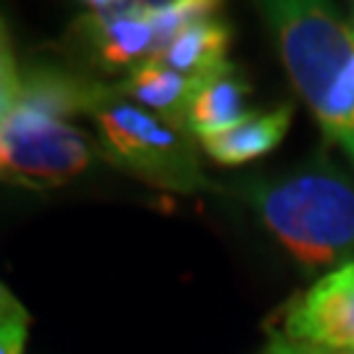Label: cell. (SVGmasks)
I'll use <instances>...</instances> for the list:
<instances>
[{
  "instance_id": "8992f818",
  "label": "cell",
  "mask_w": 354,
  "mask_h": 354,
  "mask_svg": "<svg viewBox=\"0 0 354 354\" xmlns=\"http://www.w3.org/2000/svg\"><path fill=\"white\" fill-rule=\"evenodd\" d=\"M286 339L328 352L354 349V263L323 273L283 310Z\"/></svg>"
},
{
  "instance_id": "52a82bcc",
  "label": "cell",
  "mask_w": 354,
  "mask_h": 354,
  "mask_svg": "<svg viewBox=\"0 0 354 354\" xmlns=\"http://www.w3.org/2000/svg\"><path fill=\"white\" fill-rule=\"evenodd\" d=\"M194 89H197V79L178 74L158 61H147L131 68L115 84V92H121L124 97L137 102L140 108L150 111L152 115H158L160 121L178 131H187Z\"/></svg>"
},
{
  "instance_id": "e0dca14e",
  "label": "cell",
  "mask_w": 354,
  "mask_h": 354,
  "mask_svg": "<svg viewBox=\"0 0 354 354\" xmlns=\"http://www.w3.org/2000/svg\"><path fill=\"white\" fill-rule=\"evenodd\" d=\"M8 61H13L8 53V32H6V21L0 19V66H6Z\"/></svg>"
},
{
  "instance_id": "2e32d148",
  "label": "cell",
  "mask_w": 354,
  "mask_h": 354,
  "mask_svg": "<svg viewBox=\"0 0 354 354\" xmlns=\"http://www.w3.org/2000/svg\"><path fill=\"white\" fill-rule=\"evenodd\" d=\"M24 315H26V310L19 304V299L0 283V323H3V320H11V317H24Z\"/></svg>"
},
{
  "instance_id": "4fadbf2b",
  "label": "cell",
  "mask_w": 354,
  "mask_h": 354,
  "mask_svg": "<svg viewBox=\"0 0 354 354\" xmlns=\"http://www.w3.org/2000/svg\"><path fill=\"white\" fill-rule=\"evenodd\" d=\"M21 100V76L16 71L13 61L0 66V124L16 111Z\"/></svg>"
},
{
  "instance_id": "ac0fdd59",
  "label": "cell",
  "mask_w": 354,
  "mask_h": 354,
  "mask_svg": "<svg viewBox=\"0 0 354 354\" xmlns=\"http://www.w3.org/2000/svg\"><path fill=\"white\" fill-rule=\"evenodd\" d=\"M6 171H8V155H6V147L0 140V178H6Z\"/></svg>"
},
{
  "instance_id": "30bf717a",
  "label": "cell",
  "mask_w": 354,
  "mask_h": 354,
  "mask_svg": "<svg viewBox=\"0 0 354 354\" xmlns=\"http://www.w3.org/2000/svg\"><path fill=\"white\" fill-rule=\"evenodd\" d=\"M105 84L84 76L66 74L55 68H35L21 76V100L16 108H26L48 118L64 121L68 115H89Z\"/></svg>"
},
{
  "instance_id": "d6986e66",
  "label": "cell",
  "mask_w": 354,
  "mask_h": 354,
  "mask_svg": "<svg viewBox=\"0 0 354 354\" xmlns=\"http://www.w3.org/2000/svg\"><path fill=\"white\" fill-rule=\"evenodd\" d=\"M310 349H313V354H354V349H346V352H328V349H317V346H310Z\"/></svg>"
},
{
  "instance_id": "6da1fadb",
  "label": "cell",
  "mask_w": 354,
  "mask_h": 354,
  "mask_svg": "<svg viewBox=\"0 0 354 354\" xmlns=\"http://www.w3.org/2000/svg\"><path fill=\"white\" fill-rule=\"evenodd\" d=\"M260 223L307 273L354 263V178L328 158L244 184Z\"/></svg>"
},
{
  "instance_id": "9c48e42d",
  "label": "cell",
  "mask_w": 354,
  "mask_h": 354,
  "mask_svg": "<svg viewBox=\"0 0 354 354\" xmlns=\"http://www.w3.org/2000/svg\"><path fill=\"white\" fill-rule=\"evenodd\" d=\"M291 127V105H281L273 111L250 113L241 124L226 129L221 134L203 137L200 150L221 165H244L273 152L286 137Z\"/></svg>"
},
{
  "instance_id": "8fae6325",
  "label": "cell",
  "mask_w": 354,
  "mask_h": 354,
  "mask_svg": "<svg viewBox=\"0 0 354 354\" xmlns=\"http://www.w3.org/2000/svg\"><path fill=\"white\" fill-rule=\"evenodd\" d=\"M228 45H231V26L221 19V13H215L187 26L155 61L178 74L200 79L228 64Z\"/></svg>"
},
{
  "instance_id": "7c38bea8",
  "label": "cell",
  "mask_w": 354,
  "mask_h": 354,
  "mask_svg": "<svg viewBox=\"0 0 354 354\" xmlns=\"http://www.w3.org/2000/svg\"><path fill=\"white\" fill-rule=\"evenodd\" d=\"M221 13L218 3L210 0H171V3H150V24L155 32V58L187 29L207 16ZM152 58V61H155Z\"/></svg>"
},
{
  "instance_id": "ba28073f",
  "label": "cell",
  "mask_w": 354,
  "mask_h": 354,
  "mask_svg": "<svg viewBox=\"0 0 354 354\" xmlns=\"http://www.w3.org/2000/svg\"><path fill=\"white\" fill-rule=\"evenodd\" d=\"M250 84L236 66L226 64L213 74L200 76L192 97L187 131L194 140L221 134L241 124L252 111H247Z\"/></svg>"
},
{
  "instance_id": "7a4b0ae2",
  "label": "cell",
  "mask_w": 354,
  "mask_h": 354,
  "mask_svg": "<svg viewBox=\"0 0 354 354\" xmlns=\"http://www.w3.org/2000/svg\"><path fill=\"white\" fill-rule=\"evenodd\" d=\"M294 89L310 105L323 137L354 163V8L315 0L260 6Z\"/></svg>"
},
{
  "instance_id": "5b68a950",
  "label": "cell",
  "mask_w": 354,
  "mask_h": 354,
  "mask_svg": "<svg viewBox=\"0 0 354 354\" xmlns=\"http://www.w3.org/2000/svg\"><path fill=\"white\" fill-rule=\"evenodd\" d=\"M71 35L89 64L102 74H115L155 58L150 3H87L76 16Z\"/></svg>"
},
{
  "instance_id": "9a60e30c",
  "label": "cell",
  "mask_w": 354,
  "mask_h": 354,
  "mask_svg": "<svg viewBox=\"0 0 354 354\" xmlns=\"http://www.w3.org/2000/svg\"><path fill=\"white\" fill-rule=\"evenodd\" d=\"M263 354H313V349L304 346V344L291 342V339H286L283 333L276 330V333H270V342L263 349Z\"/></svg>"
},
{
  "instance_id": "3957f363",
  "label": "cell",
  "mask_w": 354,
  "mask_h": 354,
  "mask_svg": "<svg viewBox=\"0 0 354 354\" xmlns=\"http://www.w3.org/2000/svg\"><path fill=\"white\" fill-rule=\"evenodd\" d=\"M89 118L97 129L100 155L121 171L176 194L215 189L200 163V142L187 131L168 127L115 92V87H102Z\"/></svg>"
},
{
  "instance_id": "5bb4252c",
  "label": "cell",
  "mask_w": 354,
  "mask_h": 354,
  "mask_svg": "<svg viewBox=\"0 0 354 354\" xmlns=\"http://www.w3.org/2000/svg\"><path fill=\"white\" fill-rule=\"evenodd\" d=\"M26 328H29V315L3 320V323H0V354H21L24 352Z\"/></svg>"
},
{
  "instance_id": "277c9868",
  "label": "cell",
  "mask_w": 354,
  "mask_h": 354,
  "mask_svg": "<svg viewBox=\"0 0 354 354\" xmlns=\"http://www.w3.org/2000/svg\"><path fill=\"white\" fill-rule=\"evenodd\" d=\"M0 140L8 155L6 181L29 189L68 184L92 163V147L82 131L26 108H16L0 124Z\"/></svg>"
}]
</instances>
